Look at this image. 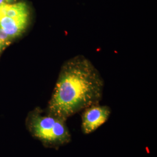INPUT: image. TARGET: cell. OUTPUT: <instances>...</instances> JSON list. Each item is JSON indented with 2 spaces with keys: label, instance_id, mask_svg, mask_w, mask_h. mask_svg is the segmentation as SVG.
<instances>
[{
  "label": "cell",
  "instance_id": "cell-3",
  "mask_svg": "<svg viewBox=\"0 0 157 157\" xmlns=\"http://www.w3.org/2000/svg\"><path fill=\"white\" fill-rule=\"evenodd\" d=\"M111 114L108 105L100 104L86 108L82 114L81 129L84 135H89L105 124Z\"/></svg>",
  "mask_w": 157,
  "mask_h": 157
},
{
  "label": "cell",
  "instance_id": "cell-5",
  "mask_svg": "<svg viewBox=\"0 0 157 157\" xmlns=\"http://www.w3.org/2000/svg\"><path fill=\"white\" fill-rule=\"evenodd\" d=\"M10 43V41H6V40L0 38V52L4 49H5L7 45H9Z\"/></svg>",
  "mask_w": 157,
  "mask_h": 157
},
{
  "label": "cell",
  "instance_id": "cell-2",
  "mask_svg": "<svg viewBox=\"0 0 157 157\" xmlns=\"http://www.w3.org/2000/svg\"><path fill=\"white\" fill-rule=\"evenodd\" d=\"M26 125L31 135L47 147L58 149L72 141L67 121L39 107L29 113Z\"/></svg>",
  "mask_w": 157,
  "mask_h": 157
},
{
  "label": "cell",
  "instance_id": "cell-4",
  "mask_svg": "<svg viewBox=\"0 0 157 157\" xmlns=\"http://www.w3.org/2000/svg\"><path fill=\"white\" fill-rule=\"evenodd\" d=\"M20 0H0V19L5 17L10 7Z\"/></svg>",
  "mask_w": 157,
  "mask_h": 157
},
{
  "label": "cell",
  "instance_id": "cell-1",
  "mask_svg": "<svg viewBox=\"0 0 157 157\" xmlns=\"http://www.w3.org/2000/svg\"><path fill=\"white\" fill-rule=\"evenodd\" d=\"M104 81L86 57L78 55L62 65L45 111L67 121L102 100Z\"/></svg>",
  "mask_w": 157,
  "mask_h": 157
}]
</instances>
